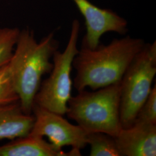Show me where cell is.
<instances>
[{
  "mask_svg": "<svg viewBox=\"0 0 156 156\" xmlns=\"http://www.w3.org/2000/svg\"><path fill=\"white\" fill-rule=\"evenodd\" d=\"M145 44L144 39L127 35L114 39L108 45L100 44L94 49L82 45L73 60L76 71L73 86L79 92L87 87L96 90L120 82Z\"/></svg>",
  "mask_w": 156,
  "mask_h": 156,
  "instance_id": "6da1fadb",
  "label": "cell"
},
{
  "mask_svg": "<svg viewBox=\"0 0 156 156\" xmlns=\"http://www.w3.org/2000/svg\"><path fill=\"white\" fill-rule=\"evenodd\" d=\"M15 46L8 64L21 108L24 113L31 115L42 77L53 67L50 59L58 50V42L53 33L38 42L33 32L25 29L20 31Z\"/></svg>",
  "mask_w": 156,
  "mask_h": 156,
  "instance_id": "7a4b0ae2",
  "label": "cell"
},
{
  "mask_svg": "<svg viewBox=\"0 0 156 156\" xmlns=\"http://www.w3.org/2000/svg\"><path fill=\"white\" fill-rule=\"evenodd\" d=\"M120 82L94 91L84 89L71 97L66 115L87 133L116 136L122 128L120 117Z\"/></svg>",
  "mask_w": 156,
  "mask_h": 156,
  "instance_id": "3957f363",
  "label": "cell"
},
{
  "mask_svg": "<svg viewBox=\"0 0 156 156\" xmlns=\"http://www.w3.org/2000/svg\"><path fill=\"white\" fill-rule=\"evenodd\" d=\"M156 74V42L145 44L120 81V117L122 128L130 127L147 98Z\"/></svg>",
  "mask_w": 156,
  "mask_h": 156,
  "instance_id": "277c9868",
  "label": "cell"
},
{
  "mask_svg": "<svg viewBox=\"0 0 156 156\" xmlns=\"http://www.w3.org/2000/svg\"><path fill=\"white\" fill-rule=\"evenodd\" d=\"M80 29V23L75 19L65 49L62 52L57 50L54 53L50 75L41 84L34 99V104L62 116L66 115L68 102L72 97L71 72L73 60L79 51Z\"/></svg>",
  "mask_w": 156,
  "mask_h": 156,
  "instance_id": "5b68a950",
  "label": "cell"
},
{
  "mask_svg": "<svg viewBox=\"0 0 156 156\" xmlns=\"http://www.w3.org/2000/svg\"><path fill=\"white\" fill-rule=\"evenodd\" d=\"M32 112L35 122L29 135L47 136L50 144L58 150L70 146L73 149L80 151L87 145V133L78 125L69 123L63 116L35 103Z\"/></svg>",
  "mask_w": 156,
  "mask_h": 156,
  "instance_id": "8992f818",
  "label": "cell"
},
{
  "mask_svg": "<svg viewBox=\"0 0 156 156\" xmlns=\"http://www.w3.org/2000/svg\"><path fill=\"white\" fill-rule=\"evenodd\" d=\"M85 20L86 34L82 45L94 49L100 44V38L108 32L126 35L128 32L127 21L109 9H102L89 0H73Z\"/></svg>",
  "mask_w": 156,
  "mask_h": 156,
  "instance_id": "52a82bcc",
  "label": "cell"
},
{
  "mask_svg": "<svg viewBox=\"0 0 156 156\" xmlns=\"http://www.w3.org/2000/svg\"><path fill=\"white\" fill-rule=\"evenodd\" d=\"M120 156H156V124L134 122L115 137Z\"/></svg>",
  "mask_w": 156,
  "mask_h": 156,
  "instance_id": "ba28073f",
  "label": "cell"
},
{
  "mask_svg": "<svg viewBox=\"0 0 156 156\" xmlns=\"http://www.w3.org/2000/svg\"><path fill=\"white\" fill-rule=\"evenodd\" d=\"M80 151L58 150L43 137L29 135L0 146V156H79Z\"/></svg>",
  "mask_w": 156,
  "mask_h": 156,
  "instance_id": "9c48e42d",
  "label": "cell"
},
{
  "mask_svg": "<svg viewBox=\"0 0 156 156\" xmlns=\"http://www.w3.org/2000/svg\"><path fill=\"white\" fill-rule=\"evenodd\" d=\"M34 116L23 112L20 102L0 106V140H15L30 134Z\"/></svg>",
  "mask_w": 156,
  "mask_h": 156,
  "instance_id": "30bf717a",
  "label": "cell"
},
{
  "mask_svg": "<svg viewBox=\"0 0 156 156\" xmlns=\"http://www.w3.org/2000/svg\"><path fill=\"white\" fill-rule=\"evenodd\" d=\"M87 145L90 146V156H120L115 137L102 132L87 134Z\"/></svg>",
  "mask_w": 156,
  "mask_h": 156,
  "instance_id": "8fae6325",
  "label": "cell"
},
{
  "mask_svg": "<svg viewBox=\"0 0 156 156\" xmlns=\"http://www.w3.org/2000/svg\"><path fill=\"white\" fill-rule=\"evenodd\" d=\"M19 102L8 62L0 67V106Z\"/></svg>",
  "mask_w": 156,
  "mask_h": 156,
  "instance_id": "7c38bea8",
  "label": "cell"
},
{
  "mask_svg": "<svg viewBox=\"0 0 156 156\" xmlns=\"http://www.w3.org/2000/svg\"><path fill=\"white\" fill-rule=\"evenodd\" d=\"M17 28H0V67L9 62L20 33Z\"/></svg>",
  "mask_w": 156,
  "mask_h": 156,
  "instance_id": "4fadbf2b",
  "label": "cell"
},
{
  "mask_svg": "<svg viewBox=\"0 0 156 156\" xmlns=\"http://www.w3.org/2000/svg\"><path fill=\"white\" fill-rule=\"evenodd\" d=\"M134 122L156 124V83L151 88L147 98L140 108Z\"/></svg>",
  "mask_w": 156,
  "mask_h": 156,
  "instance_id": "5bb4252c",
  "label": "cell"
}]
</instances>
